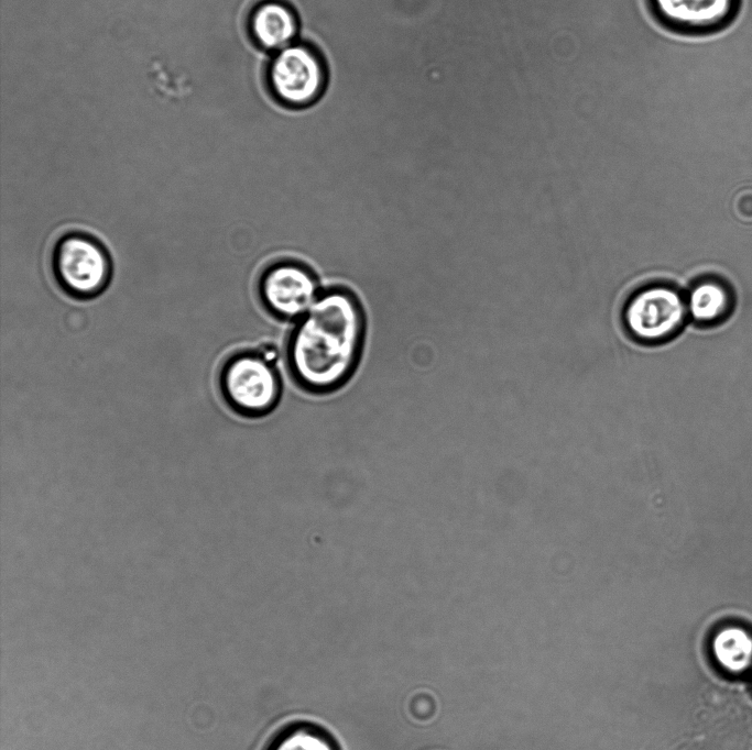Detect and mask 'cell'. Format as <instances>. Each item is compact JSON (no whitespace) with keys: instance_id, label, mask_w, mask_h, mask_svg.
<instances>
[{"instance_id":"obj_11","label":"cell","mask_w":752,"mask_h":750,"mask_svg":"<svg viewBox=\"0 0 752 750\" xmlns=\"http://www.w3.org/2000/svg\"><path fill=\"white\" fill-rule=\"evenodd\" d=\"M731 306V295L722 282L708 279L698 283L689 293L687 308L698 322L711 323L723 318Z\"/></svg>"},{"instance_id":"obj_8","label":"cell","mask_w":752,"mask_h":750,"mask_svg":"<svg viewBox=\"0 0 752 750\" xmlns=\"http://www.w3.org/2000/svg\"><path fill=\"white\" fill-rule=\"evenodd\" d=\"M248 29L253 42L271 54L298 41L299 21L282 0H263L250 12Z\"/></svg>"},{"instance_id":"obj_10","label":"cell","mask_w":752,"mask_h":750,"mask_svg":"<svg viewBox=\"0 0 752 750\" xmlns=\"http://www.w3.org/2000/svg\"><path fill=\"white\" fill-rule=\"evenodd\" d=\"M262 750H341V748L325 727L307 720H295L279 728Z\"/></svg>"},{"instance_id":"obj_9","label":"cell","mask_w":752,"mask_h":750,"mask_svg":"<svg viewBox=\"0 0 752 750\" xmlns=\"http://www.w3.org/2000/svg\"><path fill=\"white\" fill-rule=\"evenodd\" d=\"M710 651L721 670L742 674L752 666V635L739 625H726L711 637Z\"/></svg>"},{"instance_id":"obj_3","label":"cell","mask_w":752,"mask_h":750,"mask_svg":"<svg viewBox=\"0 0 752 750\" xmlns=\"http://www.w3.org/2000/svg\"><path fill=\"white\" fill-rule=\"evenodd\" d=\"M222 391L237 412L259 417L271 412L281 397V380L273 364L258 353L240 354L222 373Z\"/></svg>"},{"instance_id":"obj_1","label":"cell","mask_w":752,"mask_h":750,"mask_svg":"<svg viewBox=\"0 0 752 750\" xmlns=\"http://www.w3.org/2000/svg\"><path fill=\"white\" fill-rule=\"evenodd\" d=\"M363 335L364 317L357 298L344 289L320 293L287 343L292 377L312 394L338 389L357 367Z\"/></svg>"},{"instance_id":"obj_5","label":"cell","mask_w":752,"mask_h":750,"mask_svg":"<svg viewBox=\"0 0 752 750\" xmlns=\"http://www.w3.org/2000/svg\"><path fill=\"white\" fill-rule=\"evenodd\" d=\"M259 289L265 307L284 319H299L320 294L315 275L294 262L270 266L260 279Z\"/></svg>"},{"instance_id":"obj_12","label":"cell","mask_w":752,"mask_h":750,"mask_svg":"<svg viewBox=\"0 0 752 750\" xmlns=\"http://www.w3.org/2000/svg\"><path fill=\"white\" fill-rule=\"evenodd\" d=\"M257 353L271 364H274L279 359V351L272 343L262 344Z\"/></svg>"},{"instance_id":"obj_4","label":"cell","mask_w":752,"mask_h":750,"mask_svg":"<svg viewBox=\"0 0 752 750\" xmlns=\"http://www.w3.org/2000/svg\"><path fill=\"white\" fill-rule=\"evenodd\" d=\"M687 312V304L677 290L668 286H651L628 301L624 322L636 339L658 342L680 329Z\"/></svg>"},{"instance_id":"obj_6","label":"cell","mask_w":752,"mask_h":750,"mask_svg":"<svg viewBox=\"0 0 752 750\" xmlns=\"http://www.w3.org/2000/svg\"><path fill=\"white\" fill-rule=\"evenodd\" d=\"M652 19L679 35L708 34L731 23L739 0H645Z\"/></svg>"},{"instance_id":"obj_2","label":"cell","mask_w":752,"mask_h":750,"mask_svg":"<svg viewBox=\"0 0 752 750\" xmlns=\"http://www.w3.org/2000/svg\"><path fill=\"white\" fill-rule=\"evenodd\" d=\"M324 58L308 43L296 41L275 52L268 64L266 84L276 101L302 109L316 102L327 86Z\"/></svg>"},{"instance_id":"obj_7","label":"cell","mask_w":752,"mask_h":750,"mask_svg":"<svg viewBox=\"0 0 752 750\" xmlns=\"http://www.w3.org/2000/svg\"><path fill=\"white\" fill-rule=\"evenodd\" d=\"M62 284L79 295H91L107 283L109 263L103 250L91 239L70 235L63 239L55 255Z\"/></svg>"}]
</instances>
